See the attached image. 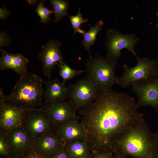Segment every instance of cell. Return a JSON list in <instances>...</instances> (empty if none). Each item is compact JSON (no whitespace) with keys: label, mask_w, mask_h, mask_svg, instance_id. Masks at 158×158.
Instances as JSON below:
<instances>
[{"label":"cell","mask_w":158,"mask_h":158,"mask_svg":"<svg viewBox=\"0 0 158 158\" xmlns=\"http://www.w3.org/2000/svg\"><path fill=\"white\" fill-rule=\"evenodd\" d=\"M78 111L92 152L114 153L115 140L143 119L134 97L112 90Z\"/></svg>","instance_id":"6da1fadb"},{"label":"cell","mask_w":158,"mask_h":158,"mask_svg":"<svg viewBox=\"0 0 158 158\" xmlns=\"http://www.w3.org/2000/svg\"><path fill=\"white\" fill-rule=\"evenodd\" d=\"M114 153L131 158H158V144L143 118L117 138Z\"/></svg>","instance_id":"7a4b0ae2"},{"label":"cell","mask_w":158,"mask_h":158,"mask_svg":"<svg viewBox=\"0 0 158 158\" xmlns=\"http://www.w3.org/2000/svg\"><path fill=\"white\" fill-rule=\"evenodd\" d=\"M44 81L40 76L28 73L20 77L11 93L1 102L26 110L39 108L43 105Z\"/></svg>","instance_id":"3957f363"},{"label":"cell","mask_w":158,"mask_h":158,"mask_svg":"<svg viewBox=\"0 0 158 158\" xmlns=\"http://www.w3.org/2000/svg\"><path fill=\"white\" fill-rule=\"evenodd\" d=\"M116 66L106 58L95 53L94 57L89 56L86 62L87 77L100 91L111 90L118 78L115 73Z\"/></svg>","instance_id":"277c9868"},{"label":"cell","mask_w":158,"mask_h":158,"mask_svg":"<svg viewBox=\"0 0 158 158\" xmlns=\"http://www.w3.org/2000/svg\"><path fill=\"white\" fill-rule=\"evenodd\" d=\"M106 41L105 45L106 49V58L116 66L118 59L121 55L122 49H126L137 58L135 46L139 38L134 33L123 34L114 28L106 32Z\"/></svg>","instance_id":"5b68a950"},{"label":"cell","mask_w":158,"mask_h":158,"mask_svg":"<svg viewBox=\"0 0 158 158\" xmlns=\"http://www.w3.org/2000/svg\"><path fill=\"white\" fill-rule=\"evenodd\" d=\"M137 59V63L134 67L123 65L124 73L121 76L118 77L116 84L127 87L158 74V57L155 59L147 57Z\"/></svg>","instance_id":"8992f818"},{"label":"cell","mask_w":158,"mask_h":158,"mask_svg":"<svg viewBox=\"0 0 158 158\" xmlns=\"http://www.w3.org/2000/svg\"><path fill=\"white\" fill-rule=\"evenodd\" d=\"M100 91L87 77L72 84L69 100L77 111L95 100Z\"/></svg>","instance_id":"52a82bcc"},{"label":"cell","mask_w":158,"mask_h":158,"mask_svg":"<svg viewBox=\"0 0 158 158\" xmlns=\"http://www.w3.org/2000/svg\"><path fill=\"white\" fill-rule=\"evenodd\" d=\"M132 88L137 97L138 109L149 106L158 111V74L134 83Z\"/></svg>","instance_id":"ba28073f"},{"label":"cell","mask_w":158,"mask_h":158,"mask_svg":"<svg viewBox=\"0 0 158 158\" xmlns=\"http://www.w3.org/2000/svg\"><path fill=\"white\" fill-rule=\"evenodd\" d=\"M22 127L32 140L55 128L46 113L40 108L26 111Z\"/></svg>","instance_id":"9c48e42d"},{"label":"cell","mask_w":158,"mask_h":158,"mask_svg":"<svg viewBox=\"0 0 158 158\" xmlns=\"http://www.w3.org/2000/svg\"><path fill=\"white\" fill-rule=\"evenodd\" d=\"M64 145L55 128L33 140L32 151L44 158H51Z\"/></svg>","instance_id":"30bf717a"},{"label":"cell","mask_w":158,"mask_h":158,"mask_svg":"<svg viewBox=\"0 0 158 158\" xmlns=\"http://www.w3.org/2000/svg\"><path fill=\"white\" fill-rule=\"evenodd\" d=\"M4 130L8 143L11 158H23L32 151L33 140L22 127Z\"/></svg>","instance_id":"8fae6325"},{"label":"cell","mask_w":158,"mask_h":158,"mask_svg":"<svg viewBox=\"0 0 158 158\" xmlns=\"http://www.w3.org/2000/svg\"><path fill=\"white\" fill-rule=\"evenodd\" d=\"M61 43L50 39L42 47V52L38 59L43 63V73L49 80H51V72L54 67L63 61V57L60 49Z\"/></svg>","instance_id":"7c38bea8"},{"label":"cell","mask_w":158,"mask_h":158,"mask_svg":"<svg viewBox=\"0 0 158 158\" xmlns=\"http://www.w3.org/2000/svg\"><path fill=\"white\" fill-rule=\"evenodd\" d=\"M44 110L55 127L75 118L76 110L69 100L54 104H43Z\"/></svg>","instance_id":"4fadbf2b"},{"label":"cell","mask_w":158,"mask_h":158,"mask_svg":"<svg viewBox=\"0 0 158 158\" xmlns=\"http://www.w3.org/2000/svg\"><path fill=\"white\" fill-rule=\"evenodd\" d=\"M27 110L0 101V129L8 130L22 127Z\"/></svg>","instance_id":"5bb4252c"},{"label":"cell","mask_w":158,"mask_h":158,"mask_svg":"<svg viewBox=\"0 0 158 158\" xmlns=\"http://www.w3.org/2000/svg\"><path fill=\"white\" fill-rule=\"evenodd\" d=\"M46 89L43 97L45 104H54L62 102L69 98L72 84L68 86L57 78L44 81Z\"/></svg>","instance_id":"9a60e30c"},{"label":"cell","mask_w":158,"mask_h":158,"mask_svg":"<svg viewBox=\"0 0 158 158\" xmlns=\"http://www.w3.org/2000/svg\"><path fill=\"white\" fill-rule=\"evenodd\" d=\"M1 57L0 59L1 70L11 69L18 74L20 77L28 73V59L21 53L10 54L3 48H0Z\"/></svg>","instance_id":"2e32d148"},{"label":"cell","mask_w":158,"mask_h":158,"mask_svg":"<svg viewBox=\"0 0 158 158\" xmlns=\"http://www.w3.org/2000/svg\"><path fill=\"white\" fill-rule=\"evenodd\" d=\"M56 131L64 144L85 139L86 132L82 123L75 118L55 127Z\"/></svg>","instance_id":"e0dca14e"},{"label":"cell","mask_w":158,"mask_h":158,"mask_svg":"<svg viewBox=\"0 0 158 158\" xmlns=\"http://www.w3.org/2000/svg\"><path fill=\"white\" fill-rule=\"evenodd\" d=\"M64 148L69 158H90L92 152L86 139L66 143Z\"/></svg>","instance_id":"ac0fdd59"},{"label":"cell","mask_w":158,"mask_h":158,"mask_svg":"<svg viewBox=\"0 0 158 158\" xmlns=\"http://www.w3.org/2000/svg\"><path fill=\"white\" fill-rule=\"evenodd\" d=\"M104 25L102 20L98 22L94 26H91L88 30L83 35V40L82 45L85 50L89 53V56L91 55L90 51L91 47L94 44L98 33L102 30Z\"/></svg>","instance_id":"d6986e66"},{"label":"cell","mask_w":158,"mask_h":158,"mask_svg":"<svg viewBox=\"0 0 158 158\" xmlns=\"http://www.w3.org/2000/svg\"><path fill=\"white\" fill-rule=\"evenodd\" d=\"M50 2V4L53 8L55 23H56L67 15L70 6L69 1L66 0H51Z\"/></svg>","instance_id":"ffe728a7"},{"label":"cell","mask_w":158,"mask_h":158,"mask_svg":"<svg viewBox=\"0 0 158 158\" xmlns=\"http://www.w3.org/2000/svg\"><path fill=\"white\" fill-rule=\"evenodd\" d=\"M57 66L59 69V74L62 79V81L64 83L67 80L86 72L85 70H78L72 69L63 61L59 63Z\"/></svg>","instance_id":"44dd1931"},{"label":"cell","mask_w":158,"mask_h":158,"mask_svg":"<svg viewBox=\"0 0 158 158\" xmlns=\"http://www.w3.org/2000/svg\"><path fill=\"white\" fill-rule=\"evenodd\" d=\"M80 10V7H79L78 13L76 15H67L70 19L71 25L74 30L73 35H76L78 32L83 35L85 32L81 29V25L87 23L88 20L87 18L84 19L83 18Z\"/></svg>","instance_id":"7402d4cb"},{"label":"cell","mask_w":158,"mask_h":158,"mask_svg":"<svg viewBox=\"0 0 158 158\" xmlns=\"http://www.w3.org/2000/svg\"><path fill=\"white\" fill-rule=\"evenodd\" d=\"M45 1H40L37 4V7L35 11L40 16L41 22L47 24L49 21H50L51 19L49 17L50 15L52 13H54L53 10L44 6V5Z\"/></svg>","instance_id":"603a6c76"},{"label":"cell","mask_w":158,"mask_h":158,"mask_svg":"<svg viewBox=\"0 0 158 158\" xmlns=\"http://www.w3.org/2000/svg\"><path fill=\"white\" fill-rule=\"evenodd\" d=\"M0 155L1 158H11L9 146L5 132L1 129Z\"/></svg>","instance_id":"cb8c5ba5"},{"label":"cell","mask_w":158,"mask_h":158,"mask_svg":"<svg viewBox=\"0 0 158 158\" xmlns=\"http://www.w3.org/2000/svg\"><path fill=\"white\" fill-rule=\"evenodd\" d=\"M0 48H3L4 46L10 45V39L8 34L4 31H1L0 33Z\"/></svg>","instance_id":"d4e9b609"},{"label":"cell","mask_w":158,"mask_h":158,"mask_svg":"<svg viewBox=\"0 0 158 158\" xmlns=\"http://www.w3.org/2000/svg\"><path fill=\"white\" fill-rule=\"evenodd\" d=\"M113 153L104 152H92L90 158H113Z\"/></svg>","instance_id":"484cf974"},{"label":"cell","mask_w":158,"mask_h":158,"mask_svg":"<svg viewBox=\"0 0 158 158\" xmlns=\"http://www.w3.org/2000/svg\"><path fill=\"white\" fill-rule=\"evenodd\" d=\"M11 13L10 11L5 7L4 6L0 8V19L4 20L8 18Z\"/></svg>","instance_id":"4316f807"},{"label":"cell","mask_w":158,"mask_h":158,"mask_svg":"<svg viewBox=\"0 0 158 158\" xmlns=\"http://www.w3.org/2000/svg\"><path fill=\"white\" fill-rule=\"evenodd\" d=\"M51 158H69L66 154L64 146L55 155Z\"/></svg>","instance_id":"83f0119b"},{"label":"cell","mask_w":158,"mask_h":158,"mask_svg":"<svg viewBox=\"0 0 158 158\" xmlns=\"http://www.w3.org/2000/svg\"><path fill=\"white\" fill-rule=\"evenodd\" d=\"M23 158H44L31 151Z\"/></svg>","instance_id":"f1b7e54d"},{"label":"cell","mask_w":158,"mask_h":158,"mask_svg":"<svg viewBox=\"0 0 158 158\" xmlns=\"http://www.w3.org/2000/svg\"><path fill=\"white\" fill-rule=\"evenodd\" d=\"M6 95L4 93L3 89L0 88V101H3L5 98Z\"/></svg>","instance_id":"f546056e"},{"label":"cell","mask_w":158,"mask_h":158,"mask_svg":"<svg viewBox=\"0 0 158 158\" xmlns=\"http://www.w3.org/2000/svg\"><path fill=\"white\" fill-rule=\"evenodd\" d=\"M113 158H127V157L124 156L117 153H113Z\"/></svg>","instance_id":"4dcf8cb0"},{"label":"cell","mask_w":158,"mask_h":158,"mask_svg":"<svg viewBox=\"0 0 158 158\" xmlns=\"http://www.w3.org/2000/svg\"><path fill=\"white\" fill-rule=\"evenodd\" d=\"M37 0H27V1L29 4H32L33 5L36 4H37Z\"/></svg>","instance_id":"1f68e13d"},{"label":"cell","mask_w":158,"mask_h":158,"mask_svg":"<svg viewBox=\"0 0 158 158\" xmlns=\"http://www.w3.org/2000/svg\"><path fill=\"white\" fill-rule=\"evenodd\" d=\"M154 134L156 140L158 144V131L156 133H154Z\"/></svg>","instance_id":"d6a6232c"},{"label":"cell","mask_w":158,"mask_h":158,"mask_svg":"<svg viewBox=\"0 0 158 158\" xmlns=\"http://www.w3.org/2000/svg\"><path fill=\"white\" fill-rule=\"evenodd\" d=\"M156 15L158 17V11H157L156 13ZM156 26L157 28H158V23H157L156 25Z\"/></svg>","instance_id":"836d02e7"},{"label":"cell","mask_w":158,"mask_h":158,"mask_svg":"<svg viewBox=\"0 0 158 158\" xmlns=\"http://www.w3.org/2000/svg\"><path fill=\"white\" fill-rule=\"evenodd\" d=\"M157 41H158V40H157Z\"/></svg>","instance_id":"e575fe53"},{"label":"cell","mask_w":158,"mask_h":158,"mask_svg":"<svg viewBox=\"0 0 158 158\" xmlns=\"http://www.w3.org/2000/svg\"><path fill=\"white\" fill-rule=\"evenodd\" d=\"M157 1H158V0Z\"/></svg>","instance_id":"d590c367"},{"label":"cell","mask_w":158,"mask_h":158,"mask_svg":"<svg viewBox=\"0 0 158 158\" xmlns=\"http://www.w3.org/2000/svg\"></svg>","instance_id":"8d00e7d4"}]
</instances>
